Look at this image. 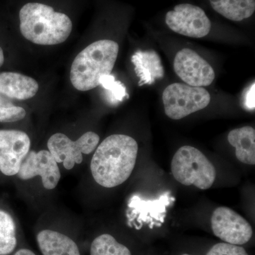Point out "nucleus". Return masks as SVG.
I'll return each mask as SVG.
<instances>
[{"mask_svg": "<svg viewBox=\"0 0 255 255\" xmlns=\"http://www.w3.org/2000/svg\"><path fill=\"white\" fill-rule=\"evenodd\" d=\"M138 145L127 135H110L102 142L92 157L90 169L97 184L113 188L128 179L136 163Z\"/></svg>", "mask_w": 255, "mask_h": 255, "instance_id": "nucleus-1", "label": "nucleus"}, {"mask_svg": "<svg viewBox=\"0 0 255 255\" xmlns=\"http://www.w3.org/2000/svg\"><path fill=\"white\" fill-rule=\"evenodd\" d=\"M20 31L32 43L43 46L60 44L68 39L73 23L66 14L48 5L28 3L19 11Z\"/></svg>", "mask_w": 255, "mask_h": 255, "instance_id": "nucleus-2", "label": "nucleus"}, {"mask_svg": "<svg viewBox=\"0 0 255 255\" xmlns=\"http://www.w3.org/2000/svg\"><path fill=\"white\" fill-rule=\"evenodd\" d=\"M119 49L117 42L100 40L80 52L70 70L73 87L80 91H89L100 86V79L112 73Z\"/></svg>", "mask_w": 255, "mask_h": 255, "instance_id": "nucleus-3", "label": "nucleus"}, {"mask_svg": "<svg viewBox=\"0 0 255 255\" xmlns=\"http://www.w3.org/2000/svg\"><path fill=\"white\" fill-rule=\"evenodd\" d=\"M171 170L174 179L183 185H194L202 190L212 187L216 177L214 164L192 146H182L176 152Z\"/></svg>", "mask_w": 255, "mask_h": 255, "instance_id": "nucleus-4", "label": "nucleus"}, {"mask_svg": "<svg viewBox=\"0 0 255 255\" xmlns=\"http://www.w3.org/2000/svg\"><path fill=\"white\" fill-rule=\"evenodd\" d=\"M162 101L166 115L174 120H179L207 107L211 96L203 87L174 83L164 90Z\"/></svg>", "mask_w": 255, "mask_h": 255, "instance_id": "nucleus-5", "label": "nucleus"}, {"mask_svg": "<svg viewBox=\"0 0 255 255\" xmlns=\"http://www.w3.org/2000/svg\"><path fill=\"white\" fill-rule=\"evenodd\" d=\"M100 139L95 132L88 131L74 141L65 134L58 132L50 136L47 145L55 160L70 170L75 164L82 163V154L88 155L97 148Z\"/></svg>", "mask_w": 255, "mask_h": 255, "instance_id": "nucleus-6", "label": "nucleus"}, {"mask_svg": "<svg viewBox=\"0 0 255 255\" xmlns=\"http://www.w3.org/2000/svg\"><path fill=\"white\" fill-rule=\"evenodd\" d=\"M165 22L172 31L191 38H203L209 34L211 22L205 11L199 6L181 4L166 14Z\"/></svg>", "mask_w": 255, "mask_h": 255, "instance_id": "nucleus-7", "label": "nucleus"}, {"mask_svg": "<svg viewBox=\"0 0 255 255\" xmlns=\"http://www.w3.org/2000/svg\"><path fill=\"white\" fill-rule=\"evenodd\" d=\"M211 221L213 233L225 243L241 246L253 237L251 224L230 208H217L213 213Z\"/></svg>", "mask_w": 255, "mask_h": 255, "instance_id": "nucleus-8", "label": "nucleus"}, {"mask_svg": "<svg viewBox=\"0 0 255 255\" xmlns=\"http://www.w3.org/2000/svg\"><path fill=\"white\" fill-rule=\"evenodd\" d=\"M174 70L179 78L193 87H206L215 79L214 69L202 57L189 48L177 52Z\"/></svg>", "mask_w": 255, "mask_h": 255, "instance_id": "nucleus-9", "label": "nucleus"}, {"mask_svg": "<svg viewBox=\"0 0 255 255\" xmlns=\"http://www.w3.org/2000/svg\"><path fill=\"white\" fill-rule=\"evenodd\" d=\"M30 147L31 140L26 132L0 130V172L6 176L16 175Z\"/></svg>", "mask_w": 255, "mask_h": 255, "instance_id": "nucleus-10", "label": "nucleus"}, {"mask_svg": "<svg viewBox=\"0 0 255 255\" xmlns=\"http://www.w3.org/2000/svg\"><path fill=\"white\" fill-rule=\"evenodd\" d=\"M58 164L48 150L30 151L21 162L16 175L22 180L40 176L43 187L52 190L58 186L61 177Z\"/></svg>", "mask_w": 255, "mask_h": 255, "instance_id": "nucleus-11", "label": "nucleus"}, {"mask_svg": "<svg viewBox=\"0 0 255 255\" xmlns=\"http://www.w3.org/2000/svg\"><path fill=\"white\" fill-rule=\"evenodd\" d=\"M34 79L17 73H0V95L18 100H29L38 91Z\"/></svg>", "mask_w": 255, "mask_h": 255, "instance_id": "nucleus-12", "label": "nucleus"}, {"mask_svg": "<svg viewBox=\"0 0 255 255\" xmlns=\"http://www.w3.org/2000/svg\"><path fill=\"white\" fill-rule=\"evenodd\" d=\"M134 70L139 78V85H152L164 77L160 57L154 50H137L131 58Z\"/></svg>", "mask_w": 255, "mask_h": 255, "instance_id": "nucleus-13", "label": "nucleus"}, {"mask_svg": "<svg viewBox=\"0 0 255 255\" xmlns=\"http://www.w3.org/2000/svg\"><path fill=\"white\" fill-rule=\"evenodd\" d=\"M36 239L43 255H80L76 243L63 233L43 230Z\"/></svg>", "mask_w": 255, "mask_h": 255, "instance_id": "nucleus-14", "label": "nucleus"}, {"mask_svg": "<svg viewBox=\"0 0 255 255\" xmlns=\"http://www.w3.org/2000/svg\"><path fill=\"white\" fill-rule=\"evenodd\" d=\"M229 143L236 148L238 160L247 164H255V130L253 127L234 129L228 134Z\"/></svg>", "mask_w": 255, "mask_h": 255, "instance_id": "nucleus-15", "label": "nucleus"}, {"mask_svg": "<svg viewBox=\"0 0 255 255\" xmlns=\"http://www.w3.org/2000/svg\"><path fill=\"white\" fill-rule=\"evenodd\" d=\"M213 9L228 19L241 21L255 11V0H209Z\"/></svg>", "mask_w": 255, "mask_h": 255, "instance_id": "nucleus-16", "label": "nucleus"}, {"mask_svg": "<svg viewBox=\"0 0 255 255\" xmlns=\"http://www.w3.org/2000/svg\"><path fill=\"white\" fill-rule=\"evenodd\" d=\"M16 224L11 215L0 209V255L11 254L16 248Z\"/></svg>", "mask_w": 255, "mask_h": 255, "instance_id": "nucleus-17", "label": "nucleus"}, {"mask_svg": "<svg viewBox=\"0 0 255 255\" xmlns=\"http://www.w3.org/2000/svg\"><path fill=\"white\" fill-rule=\"evenodd\" d=\"M90 255H131V253L113 236L102 234L92 242Z\"/></svg>", "mask_w": 255, "mask_h": 255, "instance_id": "nucleus-18", "label": "nucleus"}, {"mask_svg": "<svg viewBox=\"0 0 255 255\" xmlns=\"http://www.w3.org/2000/svg\"><path fill=\"white\" fill-rule=\"evenodd\" d=\"M100 85L105 90L106 97L110 103L115 105L128 97L124 84L116 80L111 74L100 79Z\"/></svg>", "mask_w": 255, "mask_h": 255, "instance_id": "nucleus-19", "label": "nucleus"}, {"mask_svg": "<svg viewBox=\"0 0 255 255\" xmlns=\"http://www.w3.org/2000/svg\"><path fill=\"white\" fill-rule=\"evenodd\" d=\"M26 114L24 109L14 105L4 96L0 95V123H11L22 120Z\"/></svg>", "mask_w": 255, "mask_h": 255, "instance_id": "nucleus-20", "label": "nucleus"}, {"mask_svg": "<svg viewBox=\"0 0 255 255\" xmlns=\"http://www.w3.org/2000/svg\"><path fill=\"white\" fill-rule=\"evenodd\" d=\"M206 255H248L246 250L241 246L227 243H218Z\"/></svg>", "mask_w": 255, "mask_h": 255, "instance_id": "nucleus-21", "label": "nucleus"}, {"mask_svg": "<svg viewBox=\"0 0 255 255\" xmlns=\"http://www.w3.org/2000/svg\"><path fill=\"white\" fill-rule=\"evenodd\" d=\"M255 84L253 82L251 86L248 88L245 95V107L248 110H254L255 108Z\"/></svg>", "mask_w": 255, "mask_h": 255, "instance_id": "nucleus-22", "label": "nucleus"}, {"mask_svg": "<svg viewBox=\"0 0 255 255\" xmlns=\"http://www.w3.org/2000/svg\"><path fill=\"white\" fill-rule=\"evenodd\" d=\"M14 255H36L31 251L28 249H21L16 252Z\"/></svg>", "mask_w": 255, "mask_h": 255, "instance_id": "nucleus-23", "label": "nucleus"}, {"mask_svg": "<svg viewBox=\"0 0 255 255\" xmlns=\"http://www.w3.org/2000/svg\"><path fill=\"white\" fill-rule=\"evenodd\" d=\"M4 61V52H3L2 49H1V47H0V67L3 65Z\"/></svg>", "mask_w": 255, "mask_h": 255, "instance_id": "nucleus-24", "label": "nucleus"}, {"mask_svg": "<svg viewBox=\"0 0 255 255\" xmlns=\"http://www.w3.org/2000/svg\"></svg>", "mask_w": 255, "mask_h": 255, "instance_id": "nucleus-25", "label": "nucleus"}]
</instances>
